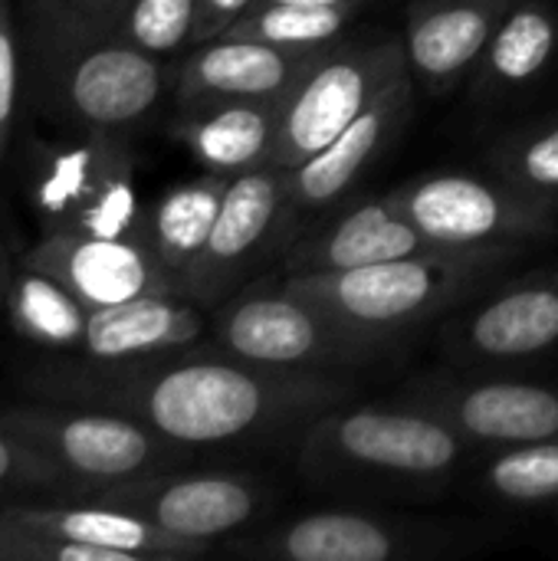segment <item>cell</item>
I'll return each mask as SVG.
<instances>
[{
    "label": "cell",
    "mask_w": 558,
    "mask_h": 561,
    "mask_svg": "<svg viewBox=\"0 0 558 561\" xmlns=\"http://www.w3.org/2000/svg\"><path fill=\"white\" fill-rule=\"evenodd\" d=\"M358 10L352 7H299V3H257L224 36H247L286 49H329L345 39Z\"/></svg>",
    "instance_id": "cell-27"
},
{
    "label": "cell",
    "mask_w": 558,
    "mask_h": 561,
    "mask_svg": "<svg viewBox=\"0 0 558 561\" xmlns=\"http://www.w3.org/2000/svg\"><path fill=\"white\" fill-rule=\"evenodd\" d=\"M437 253V247L385 194L355 201L326 224L309 227L283 250V273H345L401 256Z\"/></svg>",
    "instance_id": "cell-18"
},
{
    "label": "cell",
    "mask_w": 558,
    "mask_h": 561,
    "mask_svg": "<svg viewBox=\"0 0 558 561\" xmlns=\"http://www.w3.org/2000/svg\"><path fill=\"white\" fill-rule=\"evenodd\" d=\"M23 523H33L59 539L112 549L128 561H184L207 556L214 546L174 536L155 523H148L138 513L92 503L76 510H49V506H7Z\"/></svg>",
    "instance_id": "cell-23"
},
{
    "label": "cell",
    "mask_w": 558,
    "mask_h": 561,
    "mask_svg": "<svg viewBox=\"0 0 558 561\" xmlns=\"http://www.w3.org/2000/svg\"><path fill=\"white\" fill-rule=\"evenodd\" d=\"M510 3L513 0H411L401 43L414 85L431 95L460 89Z\"/></svg>",
    "instance_id": "cell-19"
},
{
    "label": "cell",
    "mask_w": 558,
    "mask_h": 561,
    "mask_svg": "<svg viewBox=\"0 0 558 561\" xmlns=\"http://www.w3.org/2000/svg\"><path fill=\"white\" fill-rule=\"evenodd\" d=\"M516 256L506 250H437L345 273H283L280 283L362 332L405 342V335L490 289Z\"/></svg>",
    "instance_id": "cell-4"
},
{
    "label": "cell",
    "mask_w": 558,
    "mask_h": 561,
    "mask_svg": "<svg viewBox=\"0 0 558 561\" xmlns=\"http://www.w3.org/2000/svg\"><path fill=\"white\" fill-rule=\"evenodd\" d=\"M326 49H286L247 36H217L174 62L181 108L214 102H280Z\"/></svg>",
    "instance_id": "cell-16"
},
{
    "label": "cell",
    "mask_w": 558,
    "mask_h": 561,
    "mask_svg": "<svg viewBox=\"0 0 558 561\" xmlns=\"http://www.w3.org/2000/svg\"><path fill=\"white\" fill-rule=\"evenodd\" d=\"M36 204L49 230L89 237L145 233L132 158L109 131H92L86 145L59 151L36 184Z\"/></svg>",
    "instance_id": "cell-13"
},
{
    "label": "cell",
    "mask_w": 558,
    "mask_h": 561,
    "mask_svg": "<svg viewBox=\"0 0 558 561\" xmlns=\"http://www.w3.org/2000/svg\"><path fill=\"white\" fill-rule=\"evenodd\" d=\"M352 398L339 375L289 371L237 355H187L109 378L102 401L174 447H247L299 437Z\"/></svg>",
    "instance_id": "cell-1"
},
{
    "label": "cell",
    "mask_w": 558,
    "mask_h": 561,
    "mask_svg": "<svg viewBox=\"0 0 558 561\" xmlns=\"http://www.w3.org/2000/svg\"><path fill=\"white\" fill-rule=\"evenodd\" d=\"M26 266L56 276L89 312L151 293H181L178 279L155 253L148 230L132 237L49 230L26 253Z\"/></svg>",
    "instance_id": "cell-15"
},
{
    "label": "cell",
    "mask_w": 558,
    "mask_h": 561,
    "mask_svg": "<svg viewBox=\"0 0 558 561\" xmlns=\"http://www.w3.org/2000/svg\"><path fill=\"white\" fill-rule=\"evenodd\" d=\"M263 3V0H260ZM266 3H299V7H352L358 10L365 0H266Z\"/></svg>",
    "instance_id": "cell-34"
},
{
    "label": "cell",
    "mask_w": 558,
    "mask_h": 561,
    "mask_svg": "<svg viewBox=\"0 0 558 561\" xmlns=\"http://www.w3.org/2000/svg\"><path fill=\"white\" fill-rule=\"evenodd\" d=\"M7 312L13 325L39 345L69 348L82 345L89 309L49 273L26 266V273L13 276L7 293Z\"/></svg>",
    "instance_id": "cell-25"
},
{
    "label": "cell",
    "mask_w": 558,
    "mask_h": 561,
    "mask_svg": "<svg viewBox=\"0 0 558 561\" xmlns=\"http://www.w3.org/2000/svg\"><path fill=\"white\" fill-rule=\"evenodd\" d=\"M470 444L437 414L395 404H339L306 424L296 440L299 473L329 493H428L444 486Z\"/></svg>",
    "instance_id": "cell-2"
},
{
    "label": "cell",
    "mask_w": 558,
    "mask_h": 561,
    "mask_svg": "<svg viewBox=\"0 0 558 561\" xmlns=\"http://www.w3.org/2000/svg\"><path fill=\"white\" fill-rule=\"evenodd\" d=\"M408 69L405 43L391 33L332 43L280 99V138L273 164L293 171L339 131H345L382 89Z\"/></svg>",
    "instance_id": "cell-7"
},
{
    "label": "cell",
    "mask_w": 558,
    "mask_h": 561,
    "mask_svg": "<svg viewBox=\"0 0 558 561\" xmlns=\"http://www.w3.org/2000/svg\"><path fill=\"white\" fill-rule=\"evenodd\" d=\"M36 89L49 108L89 131H122L145 122L174 89V66L145 53L109 26L66 13L56 0L33 10Z\"/></svg>",
    "instance_id": "cell-3"
},
{
    "label": "cell",
    "mask_w": 558,
    "mask_h": 561,
    "mask_svg": "<svg viewBox=\"0 0 558 561\" xmlns=\"http://www.w3.org/2000/svg\"><path fill=\"white\" fill-rule=\"evenodd\" d=\"M388 197L444 253H526L558 233V207L523 194L493 171L421 174Z\"/></svg>",
    "instance_id": "cell-6"
},
{
    "label": "cell",
    "mask_w": 558,
    "mask_h": 561,
    "mask_svg": "<svg viewBox=\"0 0 558 561\" xmlns=\"http://www.w3.org/2000/svg\"><path fill=\"white\" fill-rule=\"evenodd\" d=\"M289 227L293 210L286 168L266 164L230 178L210 240L184 276L181 293L197 306L227 302L273 247L289 243Z\"/></svg>",
    "instance_id": "cell-10"
},
{
    "label": "cell",
    "mask_w": 558,
    "mask_h": 561,
    "mask_svg": "<svg viewBox=\"0 0 558 561\" xmlns=\"http://www.w3.org/2000/svg\"><path fill=\"white\" fill-rule=\"evenodd\" d=\"M174 138L207 174L237 178L273 164L280 102H214L181 108Z\"/></svg>",
    "instance_id": "cell-22"
},
{
    "label": "cell",
    "mask_w": 558,
    "mask_h": 561,
    "mask_svg": "<svg viewBox=\"0 0 558 561\" xmlns=\"http://www.w3.org/2000/svg\"><path fill=\"white\" fill-rule=\"evenodd\" d=\"M401 398L437 414L470 447L503 450L558 437V385L421 375L405 385Z\"/></svg>",
    "instance_id": "cell-12"
},
{
    "label": "cell",
    "mask_w": 558,
    "mask_h": 561,
    "mask_svg": "<svg viewBox=\"0 0 558 561\" xmlns=\"http://www.w3.org/2000/svg\"><path fill=\"white\" fill-rule=\"evenodd\" d=\"M227 184H230V178L204 171L201 178L171 187L155 204V210L145 224L155 253L161 256L168 273L178 279V286H184V276L191 273V266L197 263V256L204 253V247L210 240Z\"/></svg>",
    "instance_id": "cell-24"
},
{
    "label": "cell",
    "mask_w": 558,
    "mask_h": 561,
    "mask_svg": "<svg viewBox=\"0 0 558 561\" xmlns=\"http://www.w3.org/2000/svg\"><path fill=\"white\" fill-rule=\"evenodd\" d=\"M0 427L46 454L66 477L115 486L158 473L174 444L122 411L109 414H46L3 411Z\"/></svg>",
    "instance_id": "cell-11"
},
{
    "label": "cell",
    "mask_w": 558,
    "mask_h": 561,
    "mask_svg": "<svg viewBox=\"0 0 558 561\" xmlns=\"http://www.w3.org/2000/svg\"><path fill=\"white\" fill-rule=\"evenodd\" d=\"M480 486L506 506H558V437L497 450L483 463Z\"/></svg>",
    "instance_id": "cell-28"
},
{
    "label": "cell",
    "mask_w": 558,
    "mask_h": 561,
    "mask_svg": "<svg viewBox=\"0 0 558 561\" xmlns=\"http://www.w3.org/2000/svg\"><path fill=\"white\" fill-rule=\"evenodd\" d=\"M66 13H72L76 20L82 23H92V26H112V20L122 13V7L128 0H56Z\"/></svg>",
    "instance_id": "cell-33"
},
{
    "label": "cell",
    "mask_w": 558,
    "mask_h": 561,
    "mask_svg": "<svg viewBox=\"0 0 558 561\" xmlns=\"http://www.w3.org/2000/svg\"><path fill=\"white\" fill-rule=\"evenodd\" d=\"M260 0H197V23H194V43L191 46L224 36Z\"/></svg>",
    "instance_id": "cell-32"
},
{
    "label": "cell",
    "mask_w": 558,
    "mask_h": 561,
    "mask_svg": "<svg viewBox=\"0 0 558 561\" xmlns=\"http://www.w3.org/2000/svg\"><path fill=\"white\" fill-rule=\"evenodd\" d=\"M194 23L197 0H128L109 30L145 53L171 56L194 43Z\"/></svg>",
    "instance_id": "cell-29"
},
{
    "label": "cell",
    "mask_w": 558,
    "mask_h": 561,
    "mask_svg": "<svg viewBox=\"0 0 558 561\" xmlns=\"http://www.w3.org/2000/svg\"><path fill=\"white\" fill-rule=\"evenodd\" d=\"M16 95H20V49H16L13 10L10 0H0V158L10 141Z\"/></svg>",
    "instance_id": "cell-31"
},
{
    "label": "cell",
    "mask_w": 558,
    "mask_h": 561,
    "mask_svg": "<svg viewBox=\"0 0 558 561\" xmlns=\"http://www.w3.org/2000/svg\"><path fill=\"white\" fill-rule=\"evenodd\" d=\"M59 480H66V473L46 454L0 427V490H39Z\"/></svg>",
    "instance_id": "cell-30"
},
{
    "label": "cell",
    "mask_w": 558,
    "mask_h": 561,
    "mask_svg": "<svg viewBox=\"0 0 558 561\" xmlns=\"http://www.w3.org/2000/svg\"><path fill=\"white\" fill-rule=\"evenodd\" d=\"M464 533L454 523H428L355 510H319L283 519L234 542L243 559L263 561H401L454 552Z\"/></svg>",
    "instance_id": "cell-8"
},
{
    "label": "cell",
    "mask_w": 558,
    "mask_h": 561,
    "mask_svg": "<svg viewBox=\"0 0 558 561\" xmlns=\"http://www.w3.org/2000/svg\"><path fill=\"white\" fill-rule=\"evenodd\" d=\"M95 503L138 513L174 536L214 546L257 523L270 506V490L250 473H148L105 486Z\"/></svg>",
    "instance_id": "cell-14"
},
{
    "label": "cell",
    "mask_w": 558,
    "mask_h": 561,
    "mask_svg": "<svg viewBox=\"0 0 558 561\" xmlns=\"http://www.w3.org/2000/svg\"><path fill=\"white\" fill-rule=\"evenodd\" d=\"M217 345L227 355L243 362L289 368V371H352L362 365H375L401 342L362 332L329 309L296 296L283 283L276 286H250L220 302Z\"/></svg>",
    "instance_id": "cell-5"
},
{
    "label": "cell",
    "mask_w": 558,
    "mask_h": 561,
    "mask_svg": "<svg viewBox=\"0 0 558 561\" xmlns=\"http://www.w3.org/2000/svg\"><path fill=\"white\" fill-rule=\"evenodd\" d=\"M414 79L405 69L382 95L326 148L289 171V210L293 217L326 210L352 194L358 178L395 145L414 108Z\"/></svg>",
    "instance_id": "cell-17"
},
{
    "label": "cell",
    "mask_w": 558,
    "mask_h": 561,
    "mask_svg": "<svg viewBox=\"0 0 558 561\" xmlns=\"http://www.w3.org/2000/svg\"><path fill=\"white\" fill-rule=\"evenodd\" d=\"M558 59L556 0H513L470 72V95L506 105L536 92Z\"/></svg>",
    "instance_id": "cell-20"
},
{
    "label": "cell",
    "mask_w": 558,
    "mask_h": 561,
    "mask_svg": "<svg viewBox=\"0 0 558 561\" xmlns=\"http://www.w3.org/2000/svg\"><path fill=\"white\" fill-rule=\"evenodd\" d=\"M444 358L464 368H503L558 352V266L497 279L454 309L437 332Z\"/></svg>",
    "instance_id": "cell-9"
},
{
    "label": "cell",
    "mask_w": 558,
    "mask_h": 561,
    "mask_svg": "<svg viewBox=\"0 0 558 561\" xmlns=\"http://www.w3.org/2000/svg\"><path fill=\"white\" fill-rule=\"evenodd\" d=\"M207 332L201 306L181 293H151L118 306L92 309L82 352L95 362H135L171 355Z\"/></svg>",
    "instance_id": "cell-21"
},
{
    "label": "cell",
    "mask_w": 558,
    "mask_h": 561,
    "mask_svg": "<svg viewBox=\"0 0 558 561\" xmlns=\"http://www.w3.org/2000/svg\"><path fill=\"white\" fill-rule=\"evenodd\" d=\"M487 171L558 207V112L503 131L487 148Z\"/></svg>",
    "instance_id": "cell-26"
}]
</instances>
